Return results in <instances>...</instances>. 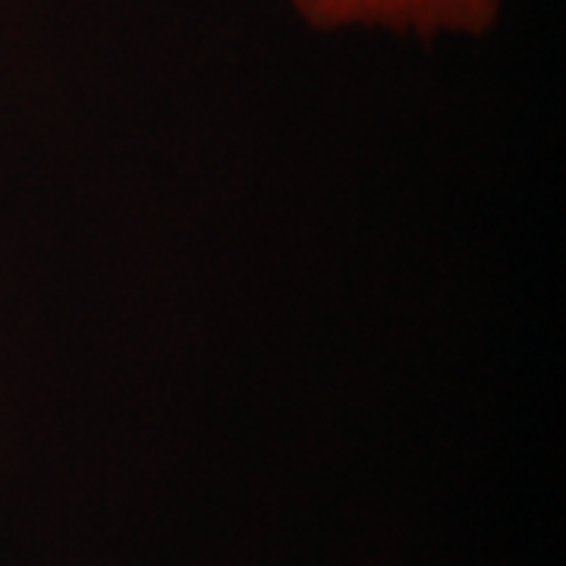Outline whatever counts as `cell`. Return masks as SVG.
Listing matches in <instances>:
<instances>
[{
	"mask_svg": "<svg viewBox=\"0 0 566 566\" xmlns=\"http://www.w3.org/2000/svg\"><path fill=\"white\" fill-rule=\"evenodd\" d=\"M290 7L315 29H390L422 39L482 35L504 0H290Z\"/></svg>",
	"mask_w": 566,
	"mask_h": 566,
	"instance_id": "cell-1",
	"label": "cell"
}]
</instances>
